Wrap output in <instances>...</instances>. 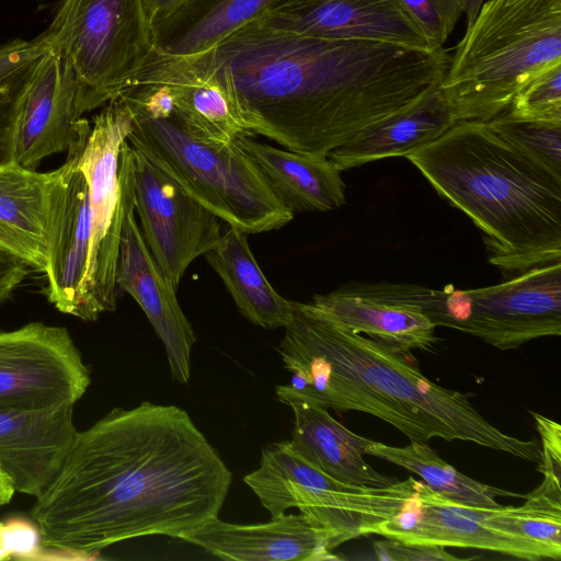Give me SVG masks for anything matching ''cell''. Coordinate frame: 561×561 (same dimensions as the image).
I'll return each instance as SVG.
<instances>
[{"label": "cell", "mask_w": 561, "mask_h": 561, "mask_svg": "<svg viewBox=\"0 0 561 561\" xmlns=\"http://www.w3.org/2000/svg\"><path fill=\"white\" fill-rule=\"evenodd\" d=\"M231 482L185 410L144 401L78 431L31 517L43 549L89 556L138 537L180 538L218 517Z\"/></svg>", "instance_id": "6da1fadb"}, {"label": "cell", "mask_w": 561, "mask_h": 561, "mask_svg": "<svg viewBox=\"0 0 561 561\" xmlns=\"http://www.w3.org/2000/svg\"><path fill=\"white\" fill-rule=\"evenodd\" d=\"M209 50L251 136L327 157L437 88L450 61L444 47L319 37L255 22Z\"/></svg>", "instance_id": "7a4b0ae2"}, {"label": "cell", "mask_w": 561, "mask_h": 561, "mask_svg": "<svg viewBox=\"0 0 561 561\" xmlns=\"http://www.w3.org/2000/svg\"><path fill=\"white\" fill-rule=\"evenodd\" d=\"M278 352L291 373L277 399L304 400L339 412L359 411L386 421L417 443L433 437L471 442L527 461L540 446L505 434L459 391L438 386L383 342L339 323L311 302L293 301Z\"/></svg>", "instance_id": "3957f363"}, {"label": "cell", "mask_w": 561, "mask_h": 561, "mask_svg": "<svg viewBox=\"0 0 561 561\" xmlns=\"http://www.w3.org/2000/svg\"><path fill=\"white\" fill-rule=\"evenodd\" d=\"M407 158L483 232L491 264L518 274L561 261V176L485 122H458Z\"/></svg>", "instance_id": "277c9868"}, {"label": "cell", "mask_w": 561, "mask_h": 561, "mask_svg": "<svg viewBox=\"0 0 561 561\" xmlns=\"http://www.w3.org/2000/svg\"><path fill=\"white\" fill-rule=\"evenodd\" d=\"M561 62V0H488L450 56L439 88L458 122H489Z\"/></svg>", "instance_id": "5b68a950"}, {"label": "cell", "mask_w": 561, "mask_h": 561, "mask_svg": "<svg viewBox=\"0 0 561 561\" xmlns=\"http://www.w3.org/2000/svg\"><path fill=\"white\" fill-rule=\"evenodd\" d=\"M127 142L230 227L267 232L295 216L234 140L206 141L169 119L133 113Z\"/></svg>", "instance_id": "8992f818"}, {"label": "cell", "mask_w": 561, "mask_h": 561, "mask_svg": "<svg viewBox=\"0 0 561 561\" xmlns=\"http://www.w3.org/2000/svg\"><path fill=\"white\" fill-rule=\"evenodd\" d=\"M353 291L413 308L435 327L472 334L502 351L561 334V261L538 265L501 284L461 290L408 283H357Z\"/></svg>", "instance_id": "52a82bcc"}, {"label": "cell", "mask_w": 561, "mask_h": 561, "mask_svg": "<svg viewBox=\"0 0 561 561\" xmlns=\"http://www.w3.org/2000/svg\"><path fill=\"white\" fill-rule=\"evenodd\" d=\"M36 39L72 69L81 116L115 99L153 47L144 0H62Z\"/></svg>", "instance_id": "ba28073f"}, {"label": "cell", "mask_w": 561, "mask_h": 561, "mask_svg": "<svg viewBox=\"0 0 561 561\" xmlns=\"http://www.w3.org/2000/svg\"><path fill=\"white\" fill-rule=\"evenodd\" d=\"M271 518L290 507L316 526L332 531L336 545L373 535L377 525L394 516L414 493L409 477L389 486H357L325 474L283 440L262 449L260 466L244 477Z\"/></svg>", "instance_id": "9c48e42d"}, {"label": "cell", "mask_w": 561, "mask_h": 561, "mask_svg": "<svg viewBox=\"0 0 561 561\" xmlns=\"http://www.w3.org/2000/svg\"><path fill=\"white\" fill-rule=\"evenodd\" d=\"M131 123L129 107L121 99H113L92 123L83 118L79 137L71 146L89 184L88 300L93 321L116 308L121 233L134 187L133 149L127 142Z\"/></svg>", "instance_id": "30bf717a"}, {"label": "cell", "mask_w": 561, "mask_h": 561, "mask_svg": "<svg viewBox=\"0 0 561 561\" xmlns=\"http://www.w3.org/2000/svg\"><path fill=\"white\" fill-rule=\"evenodd\" d=\"M116 98L134 114L169 119L206 141L229 144L241 135L251 136L236 99L216 72L209 49L174 55L152 47Z\"/></svg>", "instance_id": "8fae6325"}, {"label": "cell", "mask_w": 561, "mask_h": 561, "mask_svg": "<svg viewBox=\"0 0 561 561\" xmlns=\"http://www.w3.org/2000/svg\"><path fill=\"white\" fill-rule=\"evenodd\" d=\"M90 382V369L66 328L31 322L0 331V408L75 405Z\"/></svg>", "instance_id": "7c38bea8"}, {"label": "cell", "mask_w": 561, "mask_h": 561, "mask_svg": "<svg viewBox=\"0 0 561 561\" xmlns=\"http://www.w3.org/2000/svg\"><path fill=\"white\" fill-rule=\"evenodd\" d=\"M133 149L135 211L144 240L178 289L188 265L220 240V219Z\"/></svg>", "instance_id": "4fadbf2b"}, {"label": "cell", "mask_w": 561, "mask_h": 561, "mask_svg": "<svg viewBox=\"0 0 561 561\" xmlns=\"http://www.w3.org/2000/svg\"><path fill=\"white\" fill-rule=\"evenodd\" d=\"M67 152L65 163L51 171L46 295L60 312L93 321L88 300L89 184L76 149L70 147Z\"/></svg>", "instance_id": "5bb4252c"}, {"label": "cell", "mask_w": 561, "mask_h": 561, "mask_svg": "<svg viewBox=\"0 0 561 561\" xmlns=\"http://www.w3.org/2000/svg\"><path fill=\"white\" fill-rule=\"evenodd\" d=\"M488 508L448 500L417 480L414 493L401 510L377 525L373 534L409 545L474 548L525 560H560L561 554L546 546L488 525Z\"/></svg>", "instance_id": "9a60e30c"}, {"label": "cell", "mask_w": 561, "mask_h": 561, "mask_svg": "<svg viewBox=\"0 0 561 561\" xmlns=\"http://www.w3.org/2000/svg\"><path fill=\"white\" fill-rule=\"evenodd\" d=\"M253 22L304 35L435 50L400 0H277Z\"/></svg>", "instance_id": "2e32d148"}, {"label": "cell", "mask_w": 561, "mask_h": 561, "mask_svg": "<svg viewBox=\"0 0 561 561\" xmlns=\"http://www.w3.org/2000/svg\"><path fill=\"white\" fill-rule=\"evenodd\" d=\"M116 286L141 307L164 345L172 379L186 385L196 336L178 301L176 289L150 253L136 222L134 187L123 220Z\"/></svg>", "instance_id": "e0dca14e"}, {"label": "cell", "mask_w": 561, "mask_h": 561, "mask_svg": "<svg viewBox=\"0 0 561 561\" xmlns=\"http://www.w3.org/2000/svg\"><path fill=\"white\" fill-rule=\"evenodd\" d=\"M78 85L70 66L47 50L41 59L16 122L13 161L35 170L43 159L68 151L78 139L83 117L77 106Z\"/></svg>", "instance_id": "ac0fdd59"}, {"label": "cell", "mask_w": 561, "mask_h": 561, "mask_svg": "<svg viewBox=\"0 0 561 561\" xmlns=\"http://www.w3.org/2000/svg\"><path fill=\"white\" fill-rule=\"evenodd\" d=\"M222 560L324 561L340 560L332 531L316 526L306 515L284 514L267 523L232 524L218 517L181 535Z\"/></svg>", "instance_id": "d6986e66"}, {"label": "cell", "mask_w": 561, "mask_h": 561, "mask_svg": "<svg viewBox=\"0 0 561 561\" xmlns=\"http://www.w3.org/2000/svg\"><path fill=\"white\" fill-rule=\"evenodd\" d=\"M73 405L0 408V465L15 491L37 499L61 469L77 436Z\"/></svg>", "instance_id": "ffe728a7"}, {"label": "cell", "mask_w": 561, "mask_h": 561, "mask_svg": "<svg viewBox=\"0 0 561 561\" xmlns=\"http://www.w3.org/2000/svg\"><path fill=\"white\" fill-rule=\"evenodd\" d=\"M458 119L439 85L413 104L367 126L328 157L341 170L407 157L446 133Z\"/></svg>", "instance_id": "44dd1931"}, {"label": "cell", "mask_w": 561, "mask_h": 561, "mask_svg": "<svg viewBox=\"0 0 561 561\" xmlns=\"http://www.w3.org/2000/svg\"><path fill=\"white\" fill-rule=\"evenodd\" d=\"M294 412L290 445L331 478L357 486H389L399 480L376 471L365 459L371 439L333 419L328 410L304 400L286 403Z\"/></svg>", "instance_id": "7402d4cb"}, {"label": "cell", "mask_w": 561, "mask_h": 561, "mask_svg": "<svg viewBox=\"0 0 561 561\" xmlns=\"http://www.w3.org/2000/svg\"><path fill=\"white\" fill-rule=\"evenodd\" d=\"M234 141L254 159L276 195L294 214L329 211L345 204L346 185L341 170L329 157L276 148L249 135Z\"/></svg>", "instance_id": "603a6c76"}, {"label": "cell", "mask_w": 561, "mask_h": 561, "mask_svg": "<svg viewBox=\"0 0 561 561\" xmlns=\"http://www.w3.org/2000/svg\"><path fill=\"white\" fill-rule=\"evenodd\" d=\"M51 171L0 165V250L44 273L47 260Z\"/></svg>", "instance_id": "cb8c5ba5"}, {"label": "cell", "mask_w": 561, "mask_h": 561, "mask_svg": "<svg viewBox=\"0 0 561 561\" xmlns=\"http://www.w3.org/2000/svg\"><path fill=\"white\" fill-rule=\"evenodd\" d=\"M277 0H185L154 21L153 47L174 55L206 51L259 19Z\"/></svg>", "instance_id": "d4e9b609"}, {"label": "cell", "mask_w": 561, "mask_h": 561, "mask_svg": "<svg viewBox=\"0 0 561 561\" xmlns=\"http://www.w3.org/2000/svg\"><path fill=\"white\" fill-rule=\"evenodd\" d=\"M248 236L229 226L204 257L247 320L267 330L285 328L293 318V301L282 297L270 284L250 250Z\"/></svg>", "instance_id": "484cf974"}, {"label": "cell", "mask_w": 561, "mask_h": 561, "mask_svg": "<svg viewBox=\"0 0 561 561\" xmlns=\"http://www.w3.org/2000/svg\"><path fill=\"white\" fill-rule=\"evenodd\" d=\"M311 304L356 333L399 351H428L436 343L435 325L413 308L366 298L346 286L316 295Z\"/></svg>", "instance_id": "4316f807"}, {"label": "cell", "mask_w": 561, "mask_h": 561, "mask_svg": "<svg viewBox=\"0 0 561 561\" xmlns=\"http://www.w3.org/2000/svg\"><path fill=\"white\" fill-rule=\"evenodd\" d=\"M365 455L381 458L419 474L433 491L465 505L499 507L497 497H526L469 478L444 461L426 443L411 440L405 447H393L371 440Z\"/></svg>", "instance_id": "83f0119b"}, {"label": "cell", "mask_w": 561, "mask_h": 561, "mask_svg": "<svg viewBox=\"0 0 561 561\" xmlns=\"http://www.w3.org/2000/svg\"><path fill=\"white\" fill-rule=\"evenodd\" d=\"M47 49L36 39L0 46V165L13 161L16 122L26 91Z\"/></svg>", "instance_id": "f1b7e54d"}, {"label": "cell", "mask_w": 561, "mask_h": 561, "mask_svg": "<svg viewBox=\"0 0 561 561\" xmlns=\"http://www.w3.org/2000/svg\"><path fill=\"white\" fill-rule=\"evenodd\" d=\"M525 499L520 506L489 507L485 523L561 554V500L551 499L536 490L526 494Z\"/></svg>", "instance_id": "f546056e"}, {"label": "cell", "mask_w": 561, "mask_h": 561, "mask_svg": "<svg viewBox=\"0 0 561 561\" xmlns=\"http://www.w3.org/2000/svg\"><path fill=\"white\" fill-rule=\"evenodd\" d=\"M485 123L526 157L561 176V122L520 119L504 112Z\"/></svg>", "instance_id": "4dcf8cb0"}, {"label": "cell", "mask_w": 561, "mask_h": 561, "mask_svg": "<svg viewBox=\"0 0 561 561\" xmlns=\"http://www.w3.org/2000/svg\"><path fill=\"white\" fill-rule=\"evenodd\" d=\"M506 113L520 119L561 122V62L527 81L513 96Z\"/></svg>", "instance_id": "1f68e13d"}, {"label": "cell", "mask_w": 561, "mask_h": 561, "mask_svg": "<svg viewBox=\"0 0 561 561\" xmlns=\"http://www.w3.org/2000/svg\"><path fill=\"white\" fill-rule=\"evenodd\" d=\"M400 1L420 26L432 49L443 47L462 13L458 0Z\"/></svg>", "instance_id": "d6a6232c"}, {"label": "cell", "mask_w": 561, "mask_h": 561, "mask_svg": "<svg viewBox=\"0 0 561 561\" xmlns=\"http://www.w3.org/2000/svg\"><path fill=\"white\" fill-rule=\"evenodd\" d=\"M542 442L538 471L543 474L542 485L561 491V427L559 423L531 412Z\"/></svg>", "instance_id": "836d02e7"}, {"label": "cell", "mask_w": 561, "mask_h": 561, "mask_svg": "<svg viewBox=\"0 0 561 561\" xmlns=\"http://www.w3.org/2000/svg\"><path fill=\"white\" fill-rule=\"evenodd\" d=\"M375 554L380 560L392 561H432V560H459L448 553L445 547L409 545L398 540L374 542Z\"/></svg>", "instance_id": "e575fe53"}, {"label": "cell", "mask_w": 561, "mask_h": 561, "mask_svg": "<svg viewBox=\"0 0 561 561\" xmlns=\"http://www.w3.org/2000/svg\"><path fill=\"white\" fill-rule=\"evenodd\" d=\"M31 271L25 262L0 250V302L10 297Z\"/></svg>", "instance_id": "d590c367"}, {"label": "cell", "mask_w": 561, "mask_h": 561, "mask_svg": "<svg viewBox=\"0 0 561 561\" xmlns=\"http://www.w3.org/2000/svg\"><path fill=\"white\" fill-rule=\"evenodd\" d=\"M185 0H144L147 14L151 24L165 16L179 5H181Z\"/></svg>", "instance_id": "8d00e7d4"}, {"label": "cell", "mask_w": 561, "mask_h": 561, "mask_svg": "<svg viewBox=\"0 0 561 561\" xmlns=\"http://www.w3.org/2000/svg\"><path fill=\"white\" fill-rule=\"evenodd\" d=\"M15 492L12 478L0 465V508L11 502Z\"/></svg>", "instance_id": "74e56055"}, {"label": "cell", "mask_w": 561, "mask_h": 561, "mask_svg": "<svg viewBox=\"0 0 561 561\" xmlns=\"http://www.w3.org/2000/svg\"><path fill=\"white\" fill-rule=\"evenodd\" d=\"M14 556L13 542L8 523H0V560Z\"/></svg>", "instance_id": "f35d334b"}, {"label": "cell", "mask_w": 561, "mask_h": 561, "mask_svg": "<svg viewBox=\"0 0 561 561\" xmlns=\"http://www.w3.org/2000/svg\"><path fill=\"white\" fill-rule=\"evenodd\" d=\"M458 1L461 5L462 13L466 14L467 26H469L472 23V21L474 20L476 15L484 0H458Z\"/></svg>", "instance_id": "ab89813d"}]
</instances>
